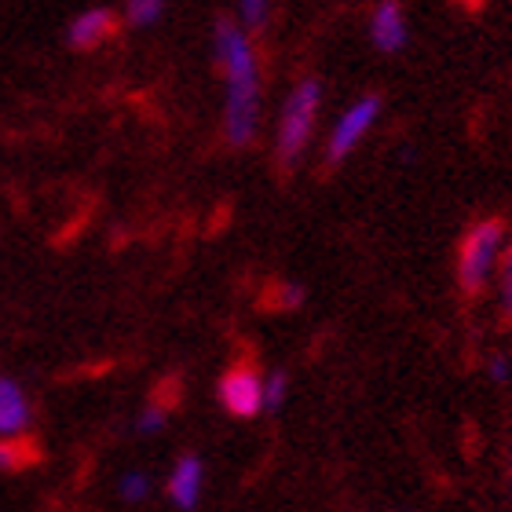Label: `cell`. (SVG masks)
Segmentation results:
<instances>
[{"instance_id": "obj_9", "label": "cell", "mask_w": 512, "mask_h": 512, "mask_svg": "<svg viewBox=\"0 0 512 512\" xmlns=\"http://www.w3.org/2000/svg\"><path fill=\"white\" fill-rule=\"evenodd\" d=\"M30 425V403L15 381L0 377V436H19Z\"/></svg>"}, {"instance_id": "obj_7", "label": "cell", "mask_w": 512, "mask_h": 512, "mask_svg": "<svg viewBox=\"0 0 512 512\" xmlns=\"http://www.w3.org/2000/svg\"><path fill=\"white\" fill-rule=\"evenodd\" d=\"M202 476H205L202 458L183 454V458L176 461V469H172V476H169V498L180 505L183 512L194 509L198 498H202Z\"/></svg>"}, {"instance_id": "obj_14", "label": "cell", "mask_w": 512, "mask_h": 512, "mask_svg": "<svg viewBox=\"0 0 512 512\" xmlns=\"http://www.w3.org/2000/svg\"><path fill=\"white\" fill-rule=\"evenodd\" d=\"M502 311H505V319H512V242L502 260Z\"/></svg>"}, {"instance_id": "obj_12", "label": "cell", "mask_w": 512, "mask_h": 512, "mask_svg": "<svg viewBox=\"0 0 512 512\" xmlns=\"http://www.w3.org/2000/svg\"><path fill=\"white\" fill-rule=\"evenodd\" d=\"M147 494H150V480L143 472H128L125 480H121V498L125 502H143Z\"/></svg>"}, {"instance_id": "obj_10", "label": "cell", "mask_w": 512, "mask_h": 512, "mask_svg": "<svg viewBox=\"0 0 512 512\" xmlns=\"http://www.w3.org/2000/svg\"><path fill=\"white\" fill-rule=\"evenodd\" d=\"M161 11H165L161 0H132V4H125V19L132 26H154L161 19Z\"/></svg>"}, {"instance_id": "obj_3", "label": "cell", "mask_w": 512, "mask_h": 512, "mask_svg": "<svg viewBox=\"0 0 512 512\" xmlns=\"http://www.w3.org/2000/svg\"><path fill=\"white\" fill-rule=\"evenodd\" d=\"M505 242V227L502 220H483L461 238L458 249V282L465 293H480L491 278L494 264H498V253H502Z\"/></svg>"}, {"instance_id": "obj_15", "label": "cell", "mask_w": 512, "mask_h": 512, "mask_svg": "<svg viewBox=\"0 0 512 512\" xmlns=\"http://www.w3.org/2000/svg\"><path fill=\"white\" fill-rule=\"evenodd\" d=\"M267 4H260V0H246V4H242V22H246L249 30H260V26H264L267 22Z\"/></svg>"}, {"instance_id": "obj_17", "label": "cell", "mask_w": 512, "mask_h": 512, "mask_svg": "<svg viewBox=\"0 0 512 512\" xmlns=\"http://www.w3.org/2000/svg\"><path fill=\"white\" fill-rule=\"evenodd\" d=\"M22 461H30V450L0 443V469H15V465H22Z\"/></svg>"}, {"instance_id": "obj_5", "label": "cell", "mask_w": 512, "mask_h": 512, "mask_svg": "<svg viewBox=\"0 0 512 512\" xmlns=\"http://www.w3.org/2000/svg\"><path fill=\"white\" fill-rule=\"evenodd\" d=\"M220 403L235 417H256L264 410V381L253 366H235L220 377Z\"/></svg>"}, {"instance_id": "obj_8", "label": "cell", "mask_w": 512, "mask_h": 512, "mask_svg": "<svg viewBox=\"0 0 512 512\" xmlns=\"http://www.w3.org/2000/svg\"><path fill=\"white\" fill-rule=\"evenodd\" d=\"M110 33H114V11L92 8V11H81V15L70 22L66 41H70V48H96V44L107 41Z\"/></svg>"}, {"instance_id": "obj_11", "label": "cell", "mask_w": 512, "mask_h": 512, "mask_svg": "<svg viewBox=\"0 0 512 512\" xmlns=\"http://www.w3.org/2000/svg\"><path fill=\"white\" fill-rule=\"evenodd\" d=\"M286 392H289V377L282 370H275L264 381V410H278V406L286 403Z\"/></svg>"}, {"instance_id": "obj_13", "label": "cell", "mask_w": 512, "mask_h": 512, "mask_svg": "<svg viewBox=\"0 0 512 512\" xmlns=\"http://www.w3.org/2000/svg\"><path fill=\"white\" fill-rule=\"evenodd\" d=\"M275 308H300L304 304V286H297V282H282V286H275Z\"/></svg>"}, {"instance_id": "obj_6", "label": "cell", "mask_w": 512, "mask_h": 512, "mask_svg": "<svg viewBox=\"0 0 512 512\" xmlns=\"http://www.w3.org/2000/svg\"><path fill=\"white\" fill-rule=\"evenodd\" d=\"M370 37H374V48L377 52H403L406 37V19H403V8L399 4H377L374 19H370Z\"/></svg>"}, {"instance_id": "obj_4", "label": "cell", "mask_w": 512, "mask_h": 512, "mask_svg": "<svg viewBox=\"0 0 512 512\" xmlns=\"http://www.w3.org/2000/svg\"><path fill=\"white\" fill-rule=\"evenodd\" d=\"M377 114H381V96H363L359 103H352V107L341 114L337 128H333L330 147H326V158H330V161H344V158H348V154L359 147V139H363L366 132L374 128Z\"/></svg>"}, {"instance_id": "obj_16", "label": "cell", "mask_w": 512, "mask_h": 512, "mask_svg": "<svg viewBox=\"0 0 512 512\" xmlns=\"http://www.w3.org/2000/svg\"><path fill=\"white\" fill-rule=\"evenodd\" d=\"M161 425H165V410H161V406H147V410L139 414V421H136V428L143 432V436H150V432H158Z\"/></svg>"}, {"instance_id": "obj_2", "label": "cell", "mask_w": 512, "mask_h": 512, "mask_svg": "<svg viewBox=\"0 0 512 512\" xmlns=\"http://www.w3.org/2000/svg\"><path fill=\"white\" fill-rule=\"evenodd\" d=\"M319 99H322V85L315 77L300 81L289 92L286 107H282V121H278V161L282 165H293L304 154V147H308L311 128H315V114H319Z\"/></svg>"}, {"instance_id": "obj_18", "label": "cell", "mask_w": 512, "mask_h": 512, "mask_svg": "<svg viewBox=\"0 0 512 512\" xmlns=\"http://www.w3.org/2000/svg\"><path fill=\"white\" fill-rule=\"evenodd\" d=\"M487 370H491L494 381H509V359H505V355H494Z\"/></svg>"}, {"instance_id": "obj_1", "label": "cell", "mask_w": 512, "mask_h": 512, "mask_svg": "<svg viewBox=\"0 0 512 512\" xmlns=\"http://www.w3.org/2000/svg\"><path fill=\"white\" fill-rule=\"evenodd\" d=\"M213 55L227 77V139H231V147H246L256 132V118H260V74H256V55L246 30L231 19H216Z\"/></svg>"}]
</instances>
